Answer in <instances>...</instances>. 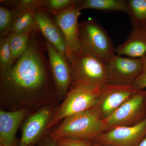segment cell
<instances>
[{
    "instance_id": "18",
    "label": "cell",
    "mask_w": 146,
    "mask_h": 146,
    "mask_svg": "<svg viewBox=\"0 0 146 146\" xmlns=\"http://www.w3.org/2000/svg\"><path fill=\"white\" fill-rule=\"evenodd\" d=\"M34 13L35 11H29L18 15L12 25L11 33L23 34L38 29Z\"/></svg>"
},
{
    "instance_id": "21",
    "label": "cell",
    "mask_w": 146,
    "mask_h": 146,
    "mask_svg": "<svg viewBox=\"0 0 146 146\" xmlns=\"http://www.w3.org/2000/svg\"><path fill=\"white\" fill-rule=\"evenodd\" d=\"M14 63L8 38H0V73L10 70Z\"/></svg>"
},
{
    "instance_id": "10",
    "label": "cell",
    "mask_w": 146,
    "mask_h": 146,
    "mask_svg": "<svg viewBox=\"0 0 146 146\" xmlns=\"http://www.w3.org/2000/svg\"><path fill=\"white\" fill-rule=\"evenodd\" d=\"M106 65L109 83L121 85H133L142 68L140 58L117 55Z\"/></svg>"
},
{
    "instance_id": "16",
    "label": "cell",
    "mask_w": 146,
    "mask_h": 146,
    "mask_svg": "<svg viewBox=\"0 0 146 146\" xmlns=\"http://www.w3.org/2000/svg\"><path fill=\"white\" fill-rule=\"evenodd\" d=\"M92 9L104 12L117 11L127 13L125 0H85L82 1L80 10Z\"/></svg>"
},
{
    "instance_id": "20",
    "label": "cell",
    "mask_w": 146,
    "mask_h": 146,
    "mask_svg": "<svg viewBox=\"0 0 146 146\" xmlns=\"http://www.w3.org/2000/svg\"><path fill=\"white\" fill-rule=\"evenodd\" d=\"M17 16L14 9L0 5V37H7L11 33L12 25Z\"/></svg>"
},
{
    "instance_id": "19",
    "label": "cell",
    "mask_w": 146,
    "mask_h": 146,
    "mask_svg": "<svg viewBox=\"0 0 146 146\" xmlns=\"http://www.w3.org/2000/svg\"><path fill=\"white\" fill-rule=\"evenodd\" d=\"M127 3L132 25L146 24V0H127Z\"/></svg>"
},
{
    "instance_id": "12",
    "label": "cell",
    "mask_w": 146,
    "mask_h": 146,
    "mask_svg": "<svg viewBox=\"0 0 146 146\" xmlns=\"http://www.w3.org/2000/svg\"><path fill=\"white\" fill-rule=\"evenodd\" d=\"M43 6L35 11L36 27L43 37L49 42L58 51L66 56V43L64 35L56 23L54 17Z\"/></svg>"
},
{
    "instance_id": "1",
    "label": "cell",
    "mask_w": 146,
    "mask_h": 146,
    "mask_svg": "<svg viewBox=\"0 0 146 146\" xmlns=\"http://www.w3.org/2000/svg\"><path fill=\"white\" fill-rule=\"evenodd\" d=\"M0 76L2 99L21 104L47 98L56 92L46 43L38 29L31 35L23 54Z\"/></svg>"
},
{
    "instance_id": "5",
    "label": "cell",
    "mask_w": 146,
    "mask_h": 146,
    "mask_svg": "<svg viewBox=\"0 0 146 146\" xmlns=\"http://www.w3.org/2000/svg\"><path fill=\"white\" fill-rule=\"evenodd\" d=\"M102 89L83 86L70 88L59 109L51 118L47 129L72 115L91 109L98 100Z\"/></svg>"
},
{
    "instance_id": "8",
    "label": "cell",
    "mask_w": 146,
    "mask_h": 146,
    "mask_svg": "<svg viewBox=\"0 0 146 146\" xmlns=\"http://www.w3.org/2000/svg\"><path fill=\"white\" fill-rule=\"evenodd\" d=\"M82 1H77L68 8L52 14L58 26L64 35L66 43V57L80 48L79 40L78 19L81 15L80 5Z\"/></svg>"
},
{
    "instance_id": "30",
    "label": "cell",
    "mask_w": 146,
    "mask_h": 146,
    "mask_svg": "<svg viewBox=\"0 0 146 146\" xmlns=\"http://www.w3.org/2000/svg\"><path fill=\"white\" fill-rule=\"evenodd\" d=\"M29 146H35L34 145H32Z\"/></svg>"
},
{
    "instance_id": "15",
    "label": "cell",
    "mask_w": 146,
    "mask_h": 146,
    "mask_svg": "<svg viewBox=\"0 0 146 146\" xmlns=\"http://www.w3.org/2000/svg\"><path fill=\"white\" fill-rule=\"evenodd\" d=\"M27 112L26 108L12 111L0 110V144L17 146L16 134Z\"/></svg>"
},
{
    "instance_id": "29",
    "label": "cell",
    "mask_w": 146,
    "mask_h": 146,
    "mask_svg": "<svg viewBox=\"0 0 146 146\" xmlns=\"http://www.w3.org/2000/svg\"><path fill=\"white\" fill-rule=\"evenodd\" d=\"M0 146H5L3 145H1V144H0Z\"/></svg>"
},
{
    "instance_id": "2",
    "label": "cell",
    "mask_w": 146,
    "mask_h": 146,
    "mask_svg": "<svg viewBox=\"0 0 146 146\" xmlns=\"http://www.w3.org/2000/svg\"><path fill=\"white\" fill-rule=\"evenodd\" d=\"M68 60L71 72L70 89L79 86L102 89L109 83L106 65L81 46Z\"/></svg>"
},
{
    "instance_id": "11",
    "label": "cell",
    "mask_w": 146,
    "mask_h": 146,
    "mask_svg": "<svg viewBox=\"0 0 146 146\" xmlns=\"http://www.w3.org/2000/svg\"><path fill=\"white\" fill-rule=\"evenodd\" d=\"M44 39L55 87L56 94L60 98L65 97L71 83L70 63L65 55L58 51L46 39Z\"/></svg>"
},
{
    "instance_id": "6",
    "label": "cell",
    "mask_w": 146,
    "mask_h": 146,
    "mask_svg": "<svg viewBox=\"0 0 146 146\" xmlns=\"http://www.w3.org/2000/svg\"><path fill=\"white\" fill-rule=\"evenodd\" d=\"M146 118V89L141 90L104 120L108 130L136 125Z\"/></svg>"
},
{
    "instance_id": "23",
    "label": "cell",
    "mask_w": 146,
    "mask_h": 146,
    "mask_svg": "<svg viewBox=\"0 0 146 146\" xmlns=\"http://www.w3.org/2000/svg\"><path fill=\"white\" fill-rule=\"evenodd\" d=\"M76 1V0H43L42 6L52 14L66 9Z\"/></svg>"
},
{
    "instance_id": "24",
    "label": "cell",
    "mask_w": 146,
    "mask_h": 146,
    "mask_svg": "<svg viewBox=\"0 0 146 146\" xmlns=\"http://www.w3.org/2000/svg\"><path fill=\"white\" fill-rule=\"evenodd\" d=\"M57 146H92V142L86 140L68 138L55 139Z\"/></svg>"
},
{
    "instance_id": "22",
    "label": "cell",
    "mask_w": 146,
    "mask_h": 146,
    "mask_svg": "<svg viewBox=\"0 0 146 146\" xmlns=\"http://www.w3.org/2000/svg\"><path fill=\"white\" fill-rule=\"evenodd\" d=\"M9 3L11 9H14L17 16L29 11H35L37 8L43 6L42 0H18L6 1Z\"/></svg>"
},
{
    "instance_id": "26",
    "label": "cell",
    "mask_w": 146,
    "mask_h": 146,
    "mask_svg": "<svg viewBox=\"0 0 146 146\" xmlns=\"http://www.w3.org/2000/svg\"><path fill=\"white\" fill-rule=\"evenodd\" d=\"M37 146H57L56 140L50 136L42 139Z\"/></svg>"
},
{
    "instance_id": "28",
    "label": "cell",
    "mask_w": 146,
    "mask_h": 146,
    "mask_svg": "<svg viewBox=\"0 0 146 146\" xmlns=\"http://www.w3.org/2000/svg\"><path fill=\"white\" fill-rule=\"evenodd\" d=\"M92 146H111L110 145H102V144H99L98 143H95V142H92Z\"/></svg>"
},
{
    "instance_id": "27",
    "label": "cell",
    "mask_w": 146,
    "mask_h": 146,
    "mask_svg": "<svg viewBox=\"0 0 146 146\" xmlns=\"http://www.w3.org/2000/svg\"><path fill=\"white\" fill-rule=\"evenodd\" d=\"M138 146H146V136L140 143Z\"/></svg>"
},
{
    "instance_id": "25",
    "label": "cell",
    "mask_w": 146,
    "mask_h": 146,
    "mask_svg": "<svg viewBox=\"0 0 146 146\" xmlns=\"http://www.w3.org/2000/svg\"><path fill=\"white\" fill-rule=\"evenodd\" d=\"M140 59L142 64V70L133 85L138 90H143L146 89V54Z\"/></svg>"
},
{
    "instance_id": "14",
    "label": "cell",
    "mask_w": 146,
    "mask_h": 146,
    "mask_svg": "<svg viewBox=\"0 0 146 146\" xmlns=\"http://www.w3.org/2000/svg\"><path fill=\"white\" fill-rule=\"evenodd\" d=\"M117 55L141 58L146 54V24L133 26L127 39L115 48Z\"/></svg>"
},
{
    "instance_id": "13",
    "label": "cell",
    "mask_w": 146,
    "mask_h": 146,
    "mask_svg": "<svg viewBox=\"0 0 146 146\" xmlns=\"http://www.w3.org/2000/svg\"><path fill=\"white\" fill-rule=\"evenodd\" d=\"M50 108L45 106L31 115L22 127V136L19 146L34 145L43 135L50 120Z\"/></svg>"
},
{
    "instance_id": "4",
    "label": "cell",
    "mask_w": 146,
    "mask_h": 146,
    "mask_svg": "<svg viewBox=\"0 0 146 146\" xmlns=\"http://www.w3.org/2000/svg\"><path fill=\"white\" fill-rule=\"evenodd\" d=\"M79 40L82 48L106 65L116 55L107 32L93 18H89L79 23Z\"/></svg>"
},
{
    "instance_id": "17",
    "label": "cell",
    "mask_w": 146,
    "mask_h": 146,
    "mask_svg": "<svg viewBox=\"0 0 146 146\" xmlns=\"http://www.w3.org/2000/svg\"><path fill=\"white\" fill-rule=\"evenodd\" d=\"M35 31L23 34L11 33L7 36L14 63L26 50L30 36Z\"/></svg>"
},
{
    "instance_id": "9",
    "label": "cell",
    "mask_w": 146,
    "mask_h": 146,
    "mask_svg": "<svg viewBox=\"0 0 146 146\" xmlns=\"http://www.w3.org/2000/svg\"><path fill=\"white\" fill-rule=\"evenodd\" d=\"M146 136V118L136 125L120 126L103 132L92 142L111 146H138Z\"/></svg>"
},
{
    "instance_id": "3",
    "label": "cell",
    "mask_w": 146,
    "mask_h": 146,
    "mask_svg": "<svg viewBox=\"0 0 146 146\" xmlns=\"http://www.w3.org/2000/svg\"><path fill=\"white\" fill-rule=\"evenodd\" d=\"M107 130L104 120L89 110L65 119L50 136L55 139L68 138L92 141Z\"/></svg>"
},
{
    "instance_id": "7",
    "label": "cell",
    "mask_w": 146,
    "mask_h": 146,
    "mask_svg": "<svg viewBox=\"0 0 146 146\" xmlns=\"http://www.w3.org/2000/svg\"><path fill=\"white\" fill-rule=\"evenodd\" d=\"M140 91L133 85L107 84L102 88L96 104L90 110L100 119H105Z\"/></svg>"
}]
</instances>
